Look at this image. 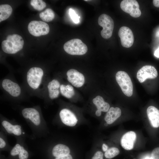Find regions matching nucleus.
<instances>
[{
    "label": "nucleus",
    "mask_w": 159,
    "mask_h": 159,
    "mask_svg": "<svg viewBox=\"0 0 159 159\" xmlns=\"http://www.w3.org/2000/svg\"><path fill=\"white\" fill-rule=\"evenodd\" d=\"M59 115L62 122L67 126H74L77 122L78 120L75 115L67 109H62L60 112Z\"/></svg>",
    "instance_id": "nucleus-13"
},
{
    "label": "nucleus",
    "mask_w": 159,
    "mask_h": 159,
    "mask_svg": "<svg viewBox=\"0 0 159 159\" xmlns=\"http://www.w3.org/2000/svg\"><path fill=\"white\" fill-rule=\"evenodd\" d=\"M21 126L18 125H14V130L13 133L16 135H20L21 133Z\"/></svg>",
    "instance_id": "nucleus-30"
},
{
    "label": "nucleus",
    "mask_w": 159,
    "mask_h": 159,
    "mask_svg": "<svg viewBox=\"0 0 159 159\" xmlns=\"http://www.w3.org/2000/svg\"><path fill=\"white\" fill-rule=\"evenodd\" d=\"M2 125L8 133H13L14 130V125H12L6 120L3 121L2 122Z\"/></svg>",
    "instance_id": "nucleus-25"
},
{
    "label": "nucleus",
    "mask_w": 159,
    "mask_h": 159,
    "mask_svg": "<svg viewBox=\"0 0 159 159\" xmlns=\"http://www.w3.org/2000/svg\"><path fill=\"white\" fill-rule=\"evenodd\" d=\"M156 36L158 37H159V31H158L157 32L156 34Z\"/></svg>",
    "instance_id": "nucleus-40"
},
{
    "label": "nucleus",
    "mask_w": 159,
    "mask_h": 159,
    "mask_svg": "<svg viewBox=\"0 0 159 159\" xmlns=\"http://www.w3.org/2000/svg\"><path fill=\"white\" fill-rule=\"evenodd\" d=\"M154 55L157 57H159V47L155 51L154 53Z\"/></svg>",
    "instance_id": "nucleus-37"
},
{
    "label": "nucleus",
    "mask_w": 159,
    "mask_h": 159,
    "mask_svg": "<svg viewBox=\"0 0 159 159\" xmlns=\"http://www.w3.org/2000/svg\"><path fill=\"white\" fill-rule=\"evenodd\" d=\"M28 156L29 154L27 151L24 149L23 146H21V149L19 154V159H27Z\"/></svg>",
    "instance_id": "nucleus-29"
},
{
    "label": "nucleus",
    "mask_w": 159,
    "mask_h": 159,
    "mask_svg": "<svg viewBox=\"0 0 159 159\" xmlns=\"http://www.w3.org/2000/svg\"><path fill=\"white\" fill-rule=\"evenodd\" d=\"M102 111L100 110H97L95 112L96 115L98 117H99L101 116V115Z\"/></svg>",
    "instance_id": "nucleus-38"
},
{
    "label": "nucleus",
    "mask_w": 159,
    "mask_h": 159,
    "mask_svg": "<svg viewBox=\"0 0 159 159\" xmlns=\"http://www.w3.org/2000/svg\"><path fill=\"white\" fill-rule=\"evenodd\" d=\"M153 3L155 7H159V0H153Z\"/></svg>",
    "instance_id": "nucleus-34"
},
{
    "label": "nucleus",
    "mask_w": 159,
    "mask_h": 159,
    "mask_svg": "<svg viewBox=\"0 0 159 159\" xmlns=\"http://www.w3.org/2000/svg\"><path fill=\"white\" fill-rule=\"evenodd\" d=\"M115 78L123 93L127 96H131L132 95L133 86L128 74L125 72L119 71L116 73Z\"/></svg>",
    "instance_id": "nucleus-5"
},
{
    "label": "nucleus",
    "mask_w": 159,
    "mask_h": 159,
    "mask_svg": "<svg viewBox=\"0 0 159 159\" xmlns=\"http://www.w3.org/2000/svg\"><path fill=\"white\" fill-rule=\"evenodd\" d=\"M150 156L149 155H146L143 157L141 159H150Z\"/></svg>",
    "instance_id": "nucleus-39"
},
{
    "label": "nucleus",
    "mask_w": 159,
    "mask_h": 159,
    "mask_svg": "<svg viewBox=\"0 0 159 159\" xmlns=\"http://www.w3.org/2000/svg\"><path fill=\"white\" fill-rule=\"evenodd\" d=\"M66 75L68 81L75 87H81L85 83L84 76L76 69H69L67 72Z\"/></svg>",
    "instance_id": "nucleus-12"
},
{
    "label": "nucleus",
    "mask_w": 159,
    "mask_h": 159,
    "mask_svg": "<svg viewBox=\"0 0 159 159\" xmlns=\"http://www.w3.org/2000/svg\"><path fill=\"white\" fill-rule=\"evenodd\" d=\"M22 133H23V134H24L25 133H24V132H22Z\"/></svg>",
    "instance_id": "nucleus-42"
},
{
    "label": "nucleus",
    "mask_w": 159,
    "mask_h": 159,
    "mask_svg": "<svg viewBox=\"0 0 159 159\" xmlns=\"http://www.w3.org/2000/svg\"><path fill=\"white\" fill-rule=\"evenodd\" d=\"M29 33L35 37H39L47 34L49 31V25L41 21L34 20L30 22L28 26Z\"/></svg>",
    "instance_id": "nucleus-8"
},
{
    "label": "nucleus",
    "mask_w": 159,
    "mask_h": 159,
    "mask_svg": "<svg viewBox=\"0 0 159 159\" xmlns=\"http://www.w3.org/2000/svg\"><path fill=\"white\" fill-rule=\"evenodd\" d=\"M98 22L103 28L101 32L102 37L105 39L111 37L114 27V21L111 17L106 14H102L99 16Z\"/></svg>",
    "instance_id": "nucleus-6"
},
{
    "label": "nucleus",
    "mask_w": 159,
    "mask_h": 159,
    "mask_svg": "<svg viewBox=\"0 0 159 159\" xmlns=\"http://www.w3.org/2000/svg\"><path fill=\"white\" fill-rule=\"evenodd\" d=\"M108 124L107 123H105V124H104V125L105 126H107L108 125Z\"/></svg>",
    "instance_id": "nucleus-41"
},
{
    "label": "nucleus",
    "mask_w": 159,
    "mask_h": 159,
    "mask_svg": "<svg viewBox=\"0 0 159 159\" xmlns=\"http://www.w3.org/2000/svg\"><path fill=\"white\" fill-rule=\"evenodd\" d=\"M23 72V86L28 94L43 98L44 87L49 80L46 69L33 66Z\"/></svg>",
    "instance_id": "nucleus-1"
},
{
    "label": "nucleus",
    "mask_w": 159,
    "mask_h": 159,
    "mask_svg": "<svg viewBox=\"0 0 159 159\" xmlns=\"http://www.w3.org/2000/svg\"><path fill=\"white\" fill-rule=\"evenodd\" d=\"M24 44V41L20 35L15 34L9 35L6 40L2 41L1 48L6 53L14 54L22 49Z\"/></svg>",
    "instance_id": "nucleus-3"
},
{
    "label": "nucleus",
    "mask_w": 159,
    "mask_h": 159,
    "mask_svg": "<svg viewBox=\"0 0 159 159\" xmlns=\"http://www.w3.org/2000/svg\"><path fill=\"white\" fill-rule=\"evenodd\" d=\"M120 7L124 11L132 17H138L141 15L139 4L136 0H122L120 3Z\"/></svg>",
    "instance_id": "nucleus-9"
},
{
    "label": "nucleus",
    "mask_w": 159,
    "mask_h": 159,
    "mask_svg": "<svg viewBox=\"0 0 159 159\" xmlns=\"http://www.w3.org/2000/svg\"><path fill=\"white\" fill-rule=\"evenodd\" d=\"M137 135L133 131H128L122 136L121 140V144L122 147L127 150L132 149L136 140Z\"/></svg>",
    "instance_id": "nucleus-14"
},
{
    "label": "nucleus",
    "mask_w": 159,
    "mask_h": 159,
    "mask_svg": "<svg viewBox=\"0 0 159 159\" xmlns=\"http://www.w3.org/2000/svg\"><path fill=\"white\" fill-rule=\"evenodd\" d=\"M121 113V110L119 107H111L107 112L104 120L108 124H111L120 117Z\"/></svg>",
    "instance_id": "nucleus-17"
},
{
    "label": "nucleus",
    "mask_w": 159,
    "mask_h": 159,
    "mask_svg": "<svg viewBox=\"0 0 159 159\" xmlns=\"http://www.w3.org/2000/svg\"><path fill=\"white\" fill-rule=\"evenodd\" d=\"M70 150L66 145L59 144L55 146L53 148L52 154L55 157H58L69 154Z\"/></svg>",
    "instance_id": "nucleus-18"
},
{
    "label": "nucleus",
    "mask_w": 159,
    "mask_h": 159,
    "mask_svg": "<svg viewBox=\"0 0 159 159\" xmlns=\"http://www.w3.org/2000/svg\"><path fill=\"white\" fill-rule=\"evenodd\" d=\"M150 159H159V147L154 149L151 152Z\"/></svg>",
    "instance_id": "nucleus-28"
},
{
    "label": "nucleus",
    "mask_w": 159,
    "mask_h": 159,
    "mask_svg": "<svg viewBox=\"0 0 159 159\" xmlns=\"http://www.w3.org/2000/svg\"><path fill=\"white\" fill-rule=\"evenodd\" d=\"M122 46L129 48L132 45L134 41L133 33L129 27L123 26L120 28L118 33Z\"/></svg>",
    "instance_id": "nucleus-11"
},
{
    "label": "nucleus",
    "mask_w": 159,
    "mask_h": 159,
    "mask_svg": "<svg viewBox=\"0 0 159 159\" xmlns=\"http://www.w3.org/2000/svg\"><path fill=\"white\" fill-rule=\"evenodd\" d=\"M6 145V143L4 140L1 138H0V148H4Z\"/></svg>",
    "instance_id": "nucleus-33"
},
{
    "label": "nucleus",
    "mask_w": 159,
    "mask_h": 159,
    "mask_svg": "<svg viewBox=\"0 0 159 159\" xmlns=\"http://www.w3.org/2000/svg\"><path fill=\"white\" fill-rule=\"evenodd\" d=\"M40 18L43 21L49 22L54 18L55 14L54 11L50 8H47L39 14Z\"/></svg>",
    "instance_id": "nucleus-21"
},
{
    "label": "nucleus",
    "mask_w": 159,
    "mask_h": 159,
    "mask_svg": "<svg viewBox=\"0 0 159 159\" xmlns=\"http://www.w3.org/2000/svg\"><path fill=\"white\" fill-rule=\"evenodd\" d=\"M23 117L29 119L35 125H38L40 123V117L38 110L34 108L28 107L23 109L21 111Z\"/></svg>",
    "instance_id": "nucleus-15"
},
{
    "label": "nucleus",
    "mask_w": 159,
    "mask_h": 159,
    "mask_svg": "<svg viewBox=\"0 0 159 159\" xmlns=\"http://www.w3.org/2000/svg\"><path fill=\"white\" fill-rule=\"evenodd\" d=\"M120 152L118 148L115 147H111L105 152V156L106 158L111 159L118 155Z\"/></svg>",
    "instance_id": "nucleus-24"
},
{
    "label": "nucleus",
    "mask_w": 159,
    "mask_h": 159,
    "mask_svg": "<svg viewBox=\"0 0 159 159\" xmlns=\"http://www.w3.org/2000/svg\"><path fill=\"white\" fill-rule=\"evenodd\" d=\"M147 116L151 126L154 128L159 127V110L155 107L150 106L147 110Z\"/></svg>",
    "instance_id": "nucleus-16"
},
{
    "label": "nucleus",
    "mask_w": 159,
    "mask_h": 159,
    "mask_svg": "<svg viewBox=\"0 0 159 159\" xmlns=\"http://www.w3.org/2000/svg\"><path fill=\"white\" fill-rule=\"evenodd\" d=\"M0 87L5 96L12 98L18 99L28 95L23 85L10 76L1 79Z\"/></svg>",
    "instance_id": "nucleus-2"
},
{
    "label": "nucleus",
    "mask_w": 159,
    "mask_h": 159,
    "mask_svg": "<svg viewBox=\"0 0 159 159\" xmlns=\"http://www.w3.org/2000/svg\"><path fill=\"white\" fill-rule=\"evenodd\" d=\"M69 14L71 18L74 23L77 24L79 23L80 16L76 14L74 10L70 9L69 10Z\"/></svg>",
    "instance_id": "nucleus-26"
},
{
    "label": "nucleus",
    "mask_w": 159,
    "mask_h": 159,
    "mask_svg": "<svg viewBox=\"0 0 159 159\" xmlns=\"http://www.w3.org/2000/svg\"><path fill=\"white\" fill-rule=\"evenodd\" d=\"M93 103L97 107V110L101 111L107 112L110 108L109 104L105 101L103 98L98 95L92 100Z\"/></svg>",
    "instance_id": "nucleus-19"
},
{
    "label": "nucleus",
    "mask_w": 159,
    "mask_h": 159,
    "mask_svg": "<svg viewBox=\"0 0 159 159\" xmlns=\"http://www.w3.org/2000/svg\"><path fill=\"white\" fill-rule=\"evenodd\" d=\"M55 159H73L72 156L69 154L66 155L57 157Z\"/></svg>",
    "instance_id": "nucleus-32"
},
{
    "label": "nucleus",
    "mask_w": 159,
    "mask_h": 159,
    "mask_svg": "<svg viewBox=\"0 0 159 159\" xmlns=\"http://www.w3.org/2000/svg\"><path fill=\"white\" fill-rule=\"evenodd\" d=\"M60 93L64 97L67 98H72L74 95V90L70 91L68 90L64 84H61L60 87Z\"/></svg>",
    "instance_id": "nucleus-23"
},
{
    "label": "nucleus",
    "mask_w": 159,
    "mask_h": 159,
    "mask_svg": "<svg viewBox=\"0 0 159 159\" xmlns=\"http://www.w3.org/2000/svg\"><path fill=\"white\" fill-rule=\"evenodd\" d=\"M30 4L34 8L39 11L43 9L46 6V3L42 0H32Z\"/></svg>",
    "instance_id": "nucleus-22"
},
{
    "label": "nucleus",
    "mask_w": 159,
    "mask_h": 159,
    "mask_svg": "<svg viewBox=\"0 0 159 159\" xmlns=\"http://www.w3.org/2000/svg\"><path fill=\"white\" fill-rule=\"evenodd\" d=\"M103 154L100 151H97L94 154L91 159H103Z\"/></svg>",
    "instance_id": "nucleus-31"
},
{
    "label": "nucleus",
    "mask_w": 159,
    "mask_h": 159,
    "mask_svg": "<svg viewBox=\"0 0 159 159\" xmlns=\"http://www.w3.org/2000/svg\"><path fill=\"white\" fill-rule=\"evenodd\" d=\"M107 145L105 144H103L102 145V149L104 152H106L108 149Z\"/></svg>",
    "instance_id": "nucleus-35"
},
{
    "label": "nucleus",
    "mask_w": 159,
    "mask_h": 159,
    "mask_svg": "<svg viewBox=\"0 0 159 159\" xmlns=\"http://www.w3.org/2000/svg\"><path fill=\"white\" fill-rule=\"evenodd\" d=\"M59 82L56 79L47 81L43 93V98L53 100L58 97L60 93Z\"/></svg>",
    "instance_id": "nucleus-7"
},
{
    "label": "nucleus",
    "mask_w": 159,
    "mask_h": 159,
    "mask_svg": "<svg viewBox=\"0 0 159 159\" xmlns=\"http://www.w3.org/2000/svg\"><path fill=\"white\" fill-rule=\"evenodd\" d=\"M21 149V146L17 144L15 145L10 152V154L12 156H14L19 155Z\"/></svg>",
    "instance_id": "nucleus-27"
},
{
    "label": "nucleus",
    "mask_w": 159,
    "mask_h": 159,
    "mask_svg": "<svg viewBox=\"0 0 159 159\" xmlns=\"http://www.w3.org/2000/svg\"><path fill=\"white\" fill-rule=\"evenodd\" d=\"M158 73L154 67L147 65L142 67L138 72L137 78L140 83H143L147 79H155L158 76Z\"/></svg>",
    "instance_id": "nucleus-10"
},
{
    "label": "nucleus",
    "mask_w": 159,
    "mask_h": 159,
    "mask_svg": "<svg viewBox=\"0 0 159 159\" xmlns=\"http://www.w3.org/2000/svg\"><path fill=\"white\" fill-rule=\"evenodd\" d=\"M64 49L67 53L72 55H82L87 52V45L81 40L74 39L67 42L64 44Z\"/></svg>",
    "instance_id": "nucleus-4"
},
{
    "label": "nucleus",
    "mask_w": 159,
    "mask_h": 159,
    "mask_svg": "<svg viewBox=\"0 0 159 159\" xmlns=\"http://www.w3.org/2000/svg\"><path fill=\"white\" fill-rule=\"evenodd\" d=\"M12 9L10 5L3 4L0 5V22L8 19L11 15Z\"/></svg>",
    "instance_id": "nucleus-20"
},
{
    "label": "nucleus",
    "mask_w": 159,
    "mask_h": 159,
    "mask_svg": "<svg viewBox=\"0 0 159 159\" xmlns=\"http://www.w3.org/2000/svg\"><path fill=\"white\" fill-rule=\"evenodd\" d=\"M65 86L70 91H72L74 90V88L72 86L70 85H65Z\"/></svg>",
    "instance_id": "nucleus-36"
}]
</instances>
